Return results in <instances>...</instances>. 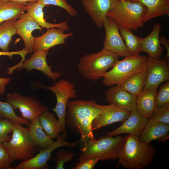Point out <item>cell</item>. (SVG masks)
I'll return each mask as SVG.
<instances>
[{"label": "cell", "instance_id": "obj_1", "mask_svg": "<svg viewBox=\"0 0 169 169\" xmlns=\"http://www.w3.org/2000/svg\"><path fill=\"white\" fill-rule=\"evenodd\" d=\"M95 100L69 101L65 116V125L72 132L81 136L83 143L95 140L92 129L93 121L100 113Z\"/></svg>", "mask_w": 169, "mask_h": 169}, {"label": "cell", "instance_id": "obj_2", "mask_svg": "<svg viewBox=\"0 0 169 169\" xmlns=\"http://www.w3.org/2000/svg\"><path fill=\"white\" fill-rule=\"evenodd\" d=\"M119 150V164L127 169H141L148 166L156 153L152 145L139 140L138 136L130 134Z\"/></svg>", "mask_w": 169, "mask_h": 169}, {"label": "cell", "instance_id": "obj_3", "mask_svg": "<svg viewBox=\"0 0 169 169\" xmlns=\"http://www.w3.org/2000/svg\"><path fill=\"white\" fill-rule=\"evenodd\" d=\"M146 7L138 2L119 0L115 3L107 16L114 20L119 27L136 30L143 27Z\"/></svg>", "mask_w": 169, "mask_h": 169}, {"label": "cell", "instance_id": "obj_4", "mask_svg": "<svg viewBox=\"0 0 169 169\" xmlns=\"http://www.w3.org/2000/svg\"><path fill=\"white\" fill-rule=\"evenodd\" d=\"M119 58L114 53L103 49L97 53L82 56L77 64L78 71L86 79L96 81L102 78L103 74Z\"/></svg>", "mask_w": 169, "mask_h": 169}, {"label": "cell", "instance_id": "obj_5", "mask_svg": "<svg viewBox=\"0 0 169 169\" xmlns=\"http://www.w3.org/2000/svg\"><path fill=\"white\" fill-rule=\"evenodd\" d=\"M125 141V136L118 135L115 137L105 135L97 140L88 141L84 144L79 158V162L92 157L100 160L117 159L119 151Z\"/></svg>", "mask_w": 169, "mask_h": 169}, {"label": "cell", "instance_id": "obj_6", "mask_svg": "<svg viewBox=\"0 0 169 169\" xmlns=\"http://www.w3.org/2000/svg\"><path fill=\"white\" fill-rule=\"evenodd\" d=\"M148 59V56L139 55L126 56L122 60H118L111 69L103 74L102 83L108 87L120 85L131 76L146 70Z\"/></svg>", "mask_w": 169, "mask_h": 169}, {"label": "cell", "instance_id": "obj_7", "mask_svg": "<svg viewBox=\"0 0 169 169\" xmlns=\"http://www.w3.org/2000/svg\"><path fill=\"white\" fill-rule=\"evenodd\" d=\"M9 152L12 162L28 161L36 155L38 147L33 143L27 128L15 124L10 140L3 143Z\"/></svg>", "mask_w": 169, "mask_h": 169}, {"label": "cell", "instance_id": "obj_8", "mask_svg": "<svg viewBox=\"0 0 169 169\" xmlns=\"http://www.w3.org/2000/svg\"><path fill=\"white\" fill-rule=\"evenodd\" d=\"M6 99L14 110L19 111L20 117L30 123L49 109L36 97L23 95L15 92L8 94Z\"/></svg>", "mask_w": 169, "mask_h": 169}, {"label": "cell", "instance_id": "obj_9", "mask_svg": "<svg viewBox=\"0 0 169 169\" xmlns=\"http://www.w3.org/2000/svg\"><path fill=\"white\" fill-rule=\"evenodd\" d=\"M42 88L53 92L56 98L55 107L52 109L62 125L64 131L63 132L67 137L65 125V116L67 105L70 98L77 97V91L74 84L68 80L61 79L54 83L51 86L43 85Z\"/></svg>", "mask_w": 169, "mask_h": 169}, {"label": "cell", "instance_id": "obj_10", "mask_svg": "<svg viewBox=\"0 0 169 169\" xmlns=\"http://www.w3.org/2000/svg\"><path fill=\"white\" fill-rule=\"evenodd\" d=\"M67 137L63 133L57 137L55 142L44 149L40 150L39 152L31 159L22 161L17 166L13 167V169H47L50 168L47 164L51 156L52 152L55 149L63 146L75 147L81 143L82 141L80 139L78 141L73 143L65 140Z\"/></svg>", "mask_w": 169, "mask_h": 169}, {"label": "cell", "instance_id": "obj_11", "mask_svg": "<svg viewBox=\"0 0 169 169\" xmlns=\"http://www.w3.org/2000/svg\"><path fill=\"white\" fill-rule=\"evenodd\" d=\"M103 26L105 36L103 49L110 51L119 56L125 57L131 55L123 41L119 26L115 21L107 16L104 21Z\"/></svg>", "mask_w": 169, "mask_h": 169}, {"label": "cell", "instance_id": "obj_12", "mask_svg": "<svg viewBox=\"0 0 169 169\" xmlns=\"http://www.w3.org/2000/svg\"><path fill=\"white\" fill-rule=\"evenodd\" d=\"M146 81L143 90L169 81V63L168 58L163 60L152 59L148 56L146 69Z\"/></svg>", "mask_w": 169, "mask_h": 169}, {"label": "cell", "instance_id": "obj_13", "mask_svg": "<svg viewBox=\"0 0 169 169\" xmlns=\"http://www.w3.org/2000/svg\"><path fill=\"white\" fill-rule=\"evenodd\" d=\"M100 113L93 121L92 129L96 130L104 126L118 122H124L130 115L131 111L118 108L113 105L97 104Z\"/></svg>", "mask_w": 169, "mask_h": 169}, {"label": "cell", "instance_id": "obj_14", "mask_svg": "<svg viewBox=\"0 0 169 169\" xmlns=\"http://www.w3.org/2000/svg\"><path fill=\"white\" fill-rule=\"evenodd\" d=\"M48 52V50H39L33 52L30 57L24 60L16 70L19 71L24 69L28 71L33 69L37 70L49 79L55 80L60 76L61 73L52 71V67L48 65L46 58Z\"/></svg>", "mask_w": 169, "mask_h": 169}, {"label": "cell", "instance_id": "obj_15", "mask_svg": "<svg viewBox=\"0 0 169 169\" xmlns=\"http://www.w3.org/2000/svg\"><path fill=\"white\" fill-rule=\"evenodd\" d=\"M64 29L55 28L48 29L42 35L34 37L33 52L40 50H48L55 46L64 44L68 38L72 36L73 33H65Z\"/></svg>", "mask_w": 169, "mask_h": 169}, {"label": "cell", "instance_id": "obj_16", "mask_svg": "<svg viewBox=\"0 0 169 169\" xmlns=\"http://www.w3.org/2000/svg\"><path fill=\"white\" fill-rule=\"evenodd\" d=\"M105 93V99L108 103L129 111L136 109V97L120 85L110 87Z\"/></svg>", "mask_w": 169, "mask_h": 169}, {"label": "cell", "instance_id": "obj_17", "mask_svg": "<svg viewBox=\"0 0 169 169\" xmlns=\"http://www.w3.org/2000/svg\"><path fill=\"white\" fill-rule=\"evenodd\" d=\"M119 0H81L84 9L98 28L103 26L108 12Z\"/></svg>", "mask_w": 169, "mask_h": 169}, {"label": "cell", "instance_id": "obj_18", "mask_svg": "<svg viewBox=\"0 0 169 169\" xmlns=\"http://www.w3.org/2000/svg\"><path fill=\"white\" fill-rule=\"evenodd\" d=\"M16 34L21 36L24 44V48L29 53L33 52L34 37L33 31L38 29L42 32V28L30 17L28 13H23L14 23Z\"/></svg>", "mask_w": 169, "mask_h": 169}, {"label": "cell", "instance_id": "obj_19", "mask_svg": "<svg viewBox=\"0 0 169 169\" xmlns=\"http://www.w3.org/2000/svg\"><path fill=\"white\" fill-rule=\"evenodd\" d=\"M148 120V119L140 114L136 109L134 110L120 126L107 133L106 135L113 136L127 133L139 136Z\"/></svg>", "mask_w": 169, "mask_h": 169}, {"label": "cell", "instance_id": "obj_20", "mask_svg": "<svg viewBox=\"0 0 169 169\" xmlns=\"http://www.w3.org/2000/svg\"><path fill=\"white\" fill-rule=\"evenodd\" d=\"M161 27L159 23H155L151 33L141 39L142 51L147 53L151 59H160L164 50L160 41Z\"/></svg>", "mask_w": 169, "mask_h": 169}, {"label": "cell", "instance_id": "obj_21", "mask_svg": "<svg viewBox=\"0 0 169 169\" xmlns=\"http://www.w3.org/2000/svg\"><path fill=\"white\" fill-rule=\"evenodd\" d=\"M45 6L38 2H29L26 3L25 11L30 17L42 28L47 29L55 28L68 31L69 26L67 21L58 23H52L44 19L43 8Z\"/></svg>", "mask_w": 169, "mask_h": 169}, {"label": "cell", "instance_id": "obj_22", "mask_svg": "<svg viewBox=\"0 0 169 169\" xmlns=\"http://www.w3.org/2000/svg\"><path fill=\"white\" fill-rule=\"evenodd\" d=\"M158 86L143 90L136 97V109L142 115L149 119L153 114L156 107L155 98Z\"/></svg>", "mask_w": 169, "mask_h": 169}, {"label": "cell", "instance_id": "obj_23", "mask_svg": "<svg viewBox=\"0 0 169 169\" xmlns=\"http://www.w3.org/2000/svg\"><path fill=\"white\" fill-rule=\"evenodd\" d=\"M169 125L149 120L140 135L139 140L147 143L158 140L168 134Z\"/></svg>", "mask_w": 169, "mask_h": 169}, {"label": "cell", "instance_id": "obj_24", "mask_svg": "<svg viewBox=\"0 0 169 169\" xmlns=\"http://www.w3.org/2000/svg\"><path fill=\"white\" fill-rule=\"evenodd\" d=\"M38 122L46 135L52 139L57 138L63 133V126L54 114L49 110L41 113L38 117Z\"/></svg>", "mask_w": 169, "mask_h": 169}, {"label": "cell", "instance_id": "obj_25", "mask_svg": "<svg viewBox=\"0 0 169 169\" xmlns=\"http://www.w3.org/2000/svg\"><path fill=\"white\" fill-rule=\"evenodd\" d=\"M144 4L147 9L144 22L157 17L169 14V0H133Z\"/></svg>", "mask_w": 169, "mask_h": 169}, {"label": "cell", "instance_id": "obj_26", "mask_svg": "<svg viewBox=\"0 0 169 169\" xmlns=\"http://www.w3.org/2000/svg\"><path fill=\"white\" fill-rule=\"evenodd\" d=\"M25 7L26 3L0 1V25L6 21L18 18L25 11Z\"/></svg>", "mask_w": 169, "mask_h": 169}, {"label": "cell", "instance_id": "obj_27", "mask_svg": "<svg viewBox=\"0 0 169 169\" xmlns=\"http://www.w3.org/2000/svg\"><path fill=\"white\" fill-rule=\"evenodd\" d=\"M27 128L34 144L41 149H44L55 141L47 136L40 126L38 117L30 122Z\"/></svg>", "mask_w": 169, "mask_h": 169}, {"label": "cell", "instance_id": "obj_28", "mask_svg": "<svg viewBox=\"0 0 169 169\" xmlns=\"http://www.w3.org/2000/svg\"><path fill=\"white\" fill-rule=\"evenodd\" d=\"M146 75V70L135 74L126 79L120 86L137 97L143 90L145 83Z\"/></svg>", "mask_w": 169, "mask_h": 169}, {"label": "cell", "instance_id": "obj_29", "mask_svg": "<svg viewBox=\"0 0 169 169\" xmlns=\"http://www.w3.org/2000/svg\"><path fill=\"white\" fill-rule=\"evenodd\" d=\"M17 19L7 21L0 25V49L3 51L8 52L12 37L16 34L14 23Z\"/></svg>", "mask_w": 169, "mask_h": 169}, {"label": "cell", "instance_id": "obj_30", "mask_svg": "<svg viewBox=\"0 0 169 169\" xmlns=\"http://www.w3.org/2000/svg\"><path fill=\"white\" fill-rule=\"evenodd\" d=\"M119 30L121 36L125 42V46L131 55H139L142 51V38L134 34L132 30L120 27H119Z\"/></svg>", "mask_w": 169, "mask_h": 169}, {"label": "cell", "instance_id": "obj_31", "mask_svg": "<svg viewBox=\"0 0 169 169\" xmlns=\"http://www.w3.org/2000/svg\"><path fill=\"white\" fill-rule=\"evenodd\" d=\"M14 110L12 105L7 101H0V118H7L15 124L24 125L28 126L30 122L17 115Z\"/></svg>", "mask_w": 169, "mask_h": 169}, {"label": "cell", "instance_id": "obj_32", "mask_svg": "<svg viewBox=\"0 0 169 169\" xmlns=\"http://www.w3.org/2000/svg\"><path fill=\"white\" fill-rule=\"evenodd\" d=\"M155 105L156 108L169 107V81L161 85L157 91Z\"/></svg>", "mask_w": 169, "mask_h": 169}, {"label": "cell", "instance_id": "obj_33", "mask_svg": "<svg viewBox=\"0 0 169 169\" xmlns=\"http://www.w3.org/2000/svg\"><path fill=\"white\" fill-rule=\"evenodd\" d=\"M15 124L10 120L5 118H0V142L3 143L8 141L11 136L8 134L12 133Z\"/></svg>", "mask_w": 169, "mask_h": 169}, {"label": "cell", "instance_id": "obj_34", "mask_svg": "<svg viewBox=\"0 0 169 169\" xmlns=\"http://www.w3.org/2000/svg\"><path fill=\"white\" fill-rule=\"evenodd\" d=\"M76 155V154L74 153L63 149L59 150L54 157V160L55 165V169H64V164L71 161Z\"/></svg>", "mask_w": 169, "mask_h": 169}, {"label": "cell", "instance_id": "obj_35", "mask_svg": "<svg viewBox=\"0 0 169 169\" xmlns=\"http://www.w3.org/2000/svg\"><path fill=\"white\" fill-rule=\"evenodd\" d=\"M37 2L45 6L52 5L60 7L65 10L70 17H75L78 14L77 10L68 4L66 0H38Z\"/></svg>", "mask_w": 169, "mask_h": 169}, {"label": "cell", "instance_id": "obj_36", "mask_svg": "<svg viewBox=\"0 0 169 169\" xmlns=\"http://www.w3.org/2000/svg\"><path fill=\"white\" fill-rule=\"evenodd\" d=\"M148 120L169 125V107L156 108Z\"/></svg>", "mask_w": 169, "mask_h": 169}, {"label": "cell", "instance_id": "obj_37", "mask_svg": "<svg viewBox=\"0 0 169 169\" xmlns=\"http://www.w3.org/2000/svg\"><path fill=\"white\" fill-rule=\"evenodd\" d=\"M10 155L2 143L0 142V169H13Z\"/></svg>", "mask_w": 169, "mask_h": 169}, {"label": "cell", "instance_id": "obj_38", "mask_svg": "<svg viewBox=\"0 0 169 169\" xmlns=\"http://www.w3.org/2000/svg\"><path fill=\"white\" fill-rule=\"evenodd\" d=\"M100 160L97 157H92L87 158L79 162L72 169H92L98 161Z\"/></svg>", "mask_w": 169, "mask_h": 169}, {"label": "cell", "instance_id": "obj_39", "mask_svg": "<svg viewBox=\"0 0 169 169\" xmlns=\"http://www.w3.org/2000/svg\"><path fill=\"white\" fill-rule=\"evenodd\" d=\"M28 54H29V53L24 48L22 50L17 51L4 52L2 51H0V56H8L11 59H12V57L14 55H20L21 56V60L18 64H16L17 67L19 66L22 64L25 59L26 55Z\"/></svg>", "mask_w": 169, "mask_h": 169}, {"label": "cell", "instance_id": "obj_40", "mask_svg": "<svg viewBox=\"0 0 169 169\" xmlns=\"http://www.w3.org/2000/svg\"><path fill=\"white\" fill-rule=\"evenodd\" d=\"M11 80L9 78L0 77V95L4 94L6 86Z\"/></svg>", "mask_w": 169, "mask_h": 169}, {"label": "cell", "instance_id": "obj_41", "mask_svg": "<svg viewBox=\"0 0 169 169\" xmlns=\"http://www.w3.org/2000/svg\"><path fill=\"white\" fill-rule=\"evenodd\" d=\"M160 41L161 44L163 45L166 49V54L165 58H168L169 57V39H166L164 35H161L160 38Z\"/></svg>", "mask_w": 169, "mask_h": 169}, {"label": "cell", "instance_id": "obj_42", "mask_svg": "<svg viewBox=\"0 0 169 169\" xmlns=\"http://www.w3.org/2000/svg\"><path fill=\"white\" fill-rule=\"evenodd\" d=\"M38 0H0L1 1H9L19 2L22 3H26L27 2H37Z\"/></svg>", "mask_w": 169, "mask_h": 169}, {"label": "cell", "instance_id": "obj_43", "mask_svg": "<svg viewBox=\"0 0 169 169\" xmlns=\"http://www.w3.org/2000/svg\"><path fill=\"white\" fill-rule=\"evenodd\" d=\"M169 134L166 135L165 136L161 138L159 140V141L161 142L164 143L166 140H167L169 139Z\"/></svg>", "mask_w": 169, "mask_h": 169}, {"label": "cell", "instance_id": "obj_44", "mask_svg": "<svg viewBox=\"0 0 169 169\" xmlns=\"http://www.w3.org/2000/svg\"><path fill=\"white\" fill-rule=\"evenodd\" d=\"M125 0L127 1L132 2H133V0Z\"/></svg>", "mask_w": 169, "mask_h": 169}, {"label": "cell", "instance_id": "obj_45", "mask_svg": "<svg viewBox=\"0 0 169 169\" xmlns=\"http://www.w3.org/2000/svg\"></svg>", "mask_w": 169, "mask_h": 169}]
</instances>
